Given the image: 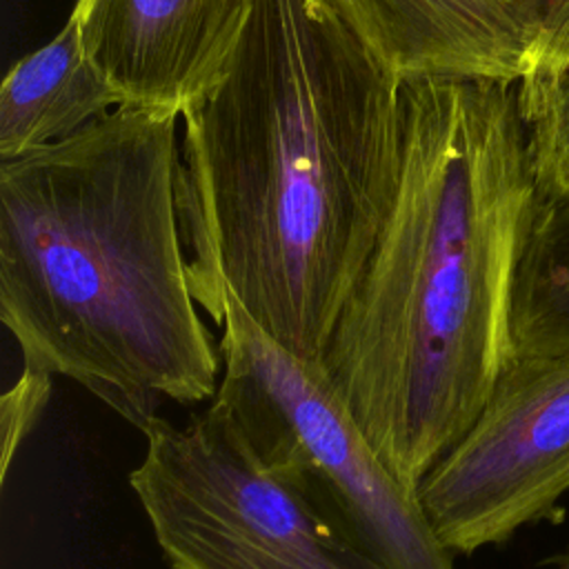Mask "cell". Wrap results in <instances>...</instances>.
I'll use <instances>...</instances> for the list:
<instances>
[{"mask_svg": "<svg viewBox=\"0 0 569 569\" xmlns=\"http://www.w3.org/2000/svg\"><path fill=\"white\" fill-rule=\"evenodd\" d=\"M516 89L538 196L569 202V62L536 67Z\"/></svg>", "mask_w": 569, "mask_h": 569, "instance_id": "11", "label": "cell"}, {"mask_svg": "<svg viewBox=\"0 0 569 569\" xmlns=\"http://www.w3.org/2000/svg\"><path fill=\"white\" fill-rule=\"evenodd\" d=\"M569 351V202L538 196L511 300V358Z\"/></svg>", "mask_w": 569, "mask_h": 569, "instance_id": "10", "label": "cell"}, {"mask_svg": "<svg viewBox=\"0 0 569 569\" xmlns=\"http://www.w3.org/2000/svg\"><path fill=\"white\" fill-rule=\"evenodd\" d=\"M400 82H518L533 64L527 33L502 0H327Z\"/></svg>", "mask_w": 569, "mask_h": 569, "instance_id": "8", "label": "cell"}, {"mask_svg": "<svg viewBox=\"0 0 569 569\" xmlns=\"http://www.w3.org/2000/svg\"><path fill=\"white\" fill-rule=\"evenodd\" d=\"M118 96L87 58L73 16L20 58L0 87V160L62 142L116 109Z\"/></svg>", "mask_w": 569, "mask_h": 569, "instance_id": "9", "label": "cell"}, {"mask_svg": "<svg viewBox=\"0 0 569 569\" xmlns=\"http://www.w3.org/2000/svg\"><path fill=\"white\" fill-rule=\"evenodd\" d=\"M538 184L516 82L400 84L398 191L320 365L416 493L511 358V300Z\"/></svg>", "mask_w": 569, "mask_h": 569, "instance_id": "2", "label": "cell"}, {"mask_svg": "<svg viewBox=\"0 0 569 569\" xmlns=\"http://www.w3.org/2000/svg\"><path fill=\"white\" fill-rule=\"evenodd\" d=\"M256 0H76L82 49L118 107L182 116L229 69Z\"/></svg>", "mask_w": 569, "mask_h": 569, "instance_id": "7", "label": "cell"}, {"mask_svg": "<svg viewBox=\"0 0 569 569\" xmlns=\"http://www.w3.org/2000/svg\"><path fill=\"white\" fill-rule=\"evenodd\" d=\"M400 84L327 0H256L229 69L180 116V233L218 325L231 293L320 362L398 191Z\"/></svg>", "mask_w": 569, "mask_h": 569, "instance_id": "1", "label": "cell"}, {"mask_svg": "<svg viewBox=\"0 0 569 569\" xmlns=\"http://www.w3.org/2000/svg\"><path fill=\"white\" fill-rule=\"evenodd\" d=\"M178 116L116 107L0 162V320L24 367L73 378L140 431L216 396L178 213Z\"/></svg>", "mask_w": 569, "mask_h": 569, "instance_id": "3", "label": "cell"}, {"mask_svg": "<svg viewBox=\"0 0 569 569\" xmlns=\"http://www.w3.org/2000/svg\"><path fill=\"white\" fill-rule=\"evenodd\" d=\"M222 409L251 458L331 529L391 569H453L413 491L378 458L320 362L271 338L224 296Z\"/></svg>", "mask_w": 569, "mask_h": 569, "instance_id": "4", "label": "cell"}, {"mask_svg": "<svg viewBox=\"0 0 569 569\" xmlns=\"http://www.w3.org/2000/svg\"><path fill=\"white\" fill-rule=\"evenodd\" d=\"M569 493V351L513 356L465 438L416 489L445 549L473 553L556 520Z\"/></svg>", "mask_w": 569, "mask_h": 569, "instance_id": "6", "label": "cell"}, {"mask_svg": "<svg viewBox=\"0 0 569 569\" xmlns=\"http://www.w3.org/2000/svg\"><path fill=\"white\" fill-rule=\"evenodd\" d=\"M142 433L129 482L173 569H391L267 473L218 405Z\"/></svg>", "mask_w": 569, "mask_h": 569, "instance_id": "5", "label": "cell"}, {"mask_svg": "<svg viewBox=\"0 0 569 569\" xmlns=\"http://www.w3.org/2000/svg\"><path fill=\"white\" fill-rule=\"evenodd\" d=\"M51 396V373L22 367L20 378L2 393L0 400V478L7 480L9 467L20 442L31 433Z\"/></svg>", "mask_w": 569, "mask_h": 569, "instance_id": "12", "label": "cell"}, {"mask_svg": "<svg viewBox=\"0 0 569 569\" xmlns=\"http://www.w3.org/2000/svg\"><path fill=\"white\" fill-rule=\"evenodd\" d=\"M560 569H569V553L565 556V560H562V565H560Z\"/></svg>", "mask_w": 569, "mask_h": 569, "instance_id": "14", "label": "cell"}, {"mask_svg": "<svg viewBox=\"0 0 569 569\" xmlns=\"http://www.w3.org/2000/svg\"><path fill=\"white\" fill-rule=\"evenodd\" d=\"M527 33L536 67L569 62V0H502ZM529 69V71H531Z\"/></svg>", "mask_w": 569, "mask_h": 569, "instance_id": "13", "label": "cell"}]
</instances>
